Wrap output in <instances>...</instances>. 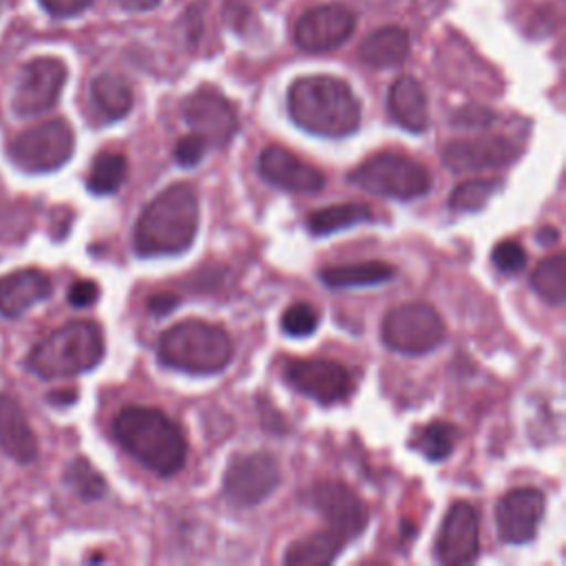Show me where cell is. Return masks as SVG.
Returning a JSON list of instances; mask_svg holds the SVG:
<instances>
[{
    "label": "cell",
    "mask_w": 566,
    "mask_h": 566,
    "mask_svg": "<svg viewBox=\"0 0 566 566\" xmlns=\"http://www.w3.org/2000/svg\"><path fill=\"white\" fill-rule=\"evenodd\" d=\"M281 482V469L274 455L254 451V453H241L230 460L223 473V495L234 506H256Z\"/></svg>",
    "instance_id": "obj_9"
},
{
    "label": "cell",
    "mask_w": 566,
    "mask_h": 566,
    "mask_svg": "<svg viewBox=\"0 0 566 566\" xmlns=\"http://www.w3.org/2000/svg\"><path fill=\"white\" fill-rule=\"evenodd\" d=\"M0 451L20 464L38 458V440L22 407L4 394H0Z\"/></svg>",
    "instance_id": "obj_20"
},
{
    "label": "cell",
    "mask_w": 566,
    "mask_h": 566,
    "mask_svg": "<svg viewBox=\"0 0 566 566\" xmlns=\"http://www.w3.org/2000/svg\"><path fill=\"white\" fill-rule=\"evenodd\" d=\"M287 113L296 126L318 137H347L360 124V102L347 82L332 75H305L287 91Z\"/></svg>",
    "instance_id": "obj_2"
},
{
    "label": "cell",
    "mask_w": 566,
    "mask_h": 566,
    "mask_svg": "<svg viewBox=\"0 0 566 566\" xmlns=\"http://www.w3.org/2000/svg\"><path fill=\"white\" fill-rule=\"evenodd\" d=\"M433 555L444 566H464L480 555V517L473 504L455 502L438 531Z\"/></svg>",
    "instance_id": "obj_14"
},
{
    "label": "cell",
    "mask_w": 566,
    "mask_h": 566,
    "mask_svg": "<svg viewBox=\"0 0 566 566\" xmlns=\"http://www.w3.org/2000/svg\"><path fill=\"white\" fill-rule=\"evenodd\" d=\"M66 82V64L57 57H35L20 69L11 95L18 117H33L55 106Z\"/></svg>",
    "instance_id": "obj_10"
},
{
    "label": "cell",
    "mask_w": 566,
    "mask_h": 566,
    "mask_svg": "<svg viewBox=\"0 0 566 566\" xmlns=\"http://www.w3.org/2000/svg\"><path fill=\"white\" fill-rule=\"evenodd\" d=\"M113 433L135 460L157 475H175L186 462V436L161 409L124 407L113 420Z\"/></svg>",
    "instance_id": "obj_3"
},
{
    "label": "cell",
    "mask_w": 566,
    "mask_h": 566,
    "mask_svg": "<svg viewBox=\"0 0 566 566\" xmlns=\"http://www.w3.org/2000/svg\"><path fill=\"white\" fill-rule=\"evenodd\" d=\"M458 438H460V431L455 424L444 420H433L411 438V447L418 449L427 460L440 462L453 453Z\"/></svg>",
    "instance_id": "obj_27"
},
{
    "label": "cell",
    "mask_w": 566,
    "mask_h": 566,
    "mask_svg": "<svg viewBox=\"0 0 566 566\" xmlns=\"http://www.w3.org/2000/svg\"><path fill=\"white\" fill-rule=\"evenodd\" d=\"M356 27V15L347 4L329 2L305 11L294 27V42L310 53L340 46Z\"/></svg>",
    "instance_id": "obj_15"
},
{
    "label": "cell",
    "mask_w": 566,
    "mask_h": 566,
    "mask_svg": "<svg viewBox=\"0 0 566 566\" xmlns=\"http://www.w3.org/2000/svg\"><path fill=\"white\" fill-rule=\"evenodd\" d=\"M93 106L106 122H117L126 117L133 108V91L130 86L111 73H102L91 84Z\"/></svg>",
    "instance_id": "obj_26"
},
{
    "label": "cell",
    "mask_w": 566,
    "mask_h": 566,
    "mask_svg": "<svg viewBox=\"0 0 566 566\" xmlns=\"http://www.w3.org/2000/svg\"><path fill=\"white\" fill-rule=\"evenodd\" d=\"M360 60L374 69L398 66L409 53V35L400 27H380L360 44Z\"/></svg>",
    "instance_id": "obj_23"
},
{
    "label": "cell",
    "mask_w": 566,
    "mask_h": 566,
    "mask_svg": "<svg viewBox=\"0 0 566 566\" xmlns=\"http://www.w3.org/2000/svg\"><path fill=\"white\" fill-rule=\"evenodd\" d=\"M104 356L102 327L93 321H71L42 338L27 356L31 374L53 380L91 371Z\"/></svg>",
    "instance_id": "obj_4"
},
{
    "label": "cell",
    "mask_w": 566,
    "mask_h": 566,
    "mask_svg": "<svg viewBox=\"0 0 566 566\" xmlns=\"http://www.w3.org/2000/svg\"><path fill=\"white\" fill-rule=\"evenodd\" d=\"M75 150V135L66 119H49L22 130L9 144V159L29 175L53 172L62 168Z\"/></svg>",
    "instance_id": "obj_8"
},
{
    "label": "cell",
    "mask_w": 566,
    "mask_h": 566,
    "mask_svg": "<svg viewBox=\"0 0 566 566\" xmlns=\"http://www.w3.org/2000/svg\"><path fill=\"white\" fill-rule=\"evenodd\" d=\"M345 544L347 542L336 531L323 528V531H316V533L294 542L287 548L283 562L287 566H325V564H332L340 555Z\"/></svg>",
    "instance_id": "obj_24"
},
{
    "label": "cell",
    "mask_w": 566,
    "mask_h": 566,
    "mask_svg": "<svg viewBox=\"0 0 566 566\" xmlns=\"http://www.w3.org/2000/svg\"><path fill=\"white\" fill-rule=\"evenodd\" d=\"M7 4V0H0V11H2V7Z\"/></svg>",
    "instance_id": "obj_41"
},
{
    "label": "cell",
    "mask_w": 566,
    "mask_h": 566,
    "mask_svg": "<svg viewBox=\"0 0 566 566\" xmlns=\"http://www.w3.org/2000/svg\"><path fill=\"white\" fill-rule=\"evenodd\" d=\"M64 482L73 489V493L84 500L93 502L99 500L106 493V482L102 473L86 460V458H75L64 473Z\"/></svg>",
    "instance_id": "obj_31"
},
{
    "label": "cell",
    "mask_w": 566,
    "mask_h": 566,
    "mask_svg": "<svg viewBox=\"0 0 566 566\" xmlns=\"http://www.w3.org/2000/svg\"><path fill=\"white\" fill-rule=\"evenodd\" d=\"M177 305H179V298H177L172 292H159V294H153V296L148 298V310H150L155 316H166V314H170Z\"/></svg>",
    "instance_id": "obj_38"
},
{
    "label": "cell",
    "mask_w": 566,
    "mask_h": 566,
    "mask_svg": "<svg viewBox=\"0 0 566 566\" xmlns=\"http://www.w3.org/2000/svg\"><path fill=\"white\" fill-rule=\"evenodd\" d=\"M318 276L327 287H334V290L369 287V285H380L394 279L396 268L387 261H356V263L327 265L318 272Z\"/></svg>",
    "instance_id": "obj_22"
},
{
    "label": "cell",
    "mask_w": 566,
    "mask_h": 566,
    "mask_svg": "<svg viewBox=\"0 0 566 566\" xmlns=\"http://www.w3.org/2000/svg\"><path fill=\"white\" fill-rule=\"evenodd\" d=\"M347 181L365 192L411 201L431 190V172L416 159L400 153H376L358 164Z\"/></svg>",
    "instance_id": "obj_6"
},
{
    "label": "cell",
    "mask_w": 566,
    "mask_h": 566,
    "mask_svg": "<svg viewBox=\"0 0 566 566\" xmlns=\"http://www.w3.org/2000/svg\"><path fill=\"white\" fill-rule=\"evenodd\" d=\"M544 493L533 486H520L509 491L495 504L497 533L506 544H526L537 535V526L544 517Z\"/></svg>",
    "instance_id": "obj_16"
},
{
    "label": "cell",
    "mask_w": 566,
    "mask_h": 566,
    "mask_svg": "<svg viewBox=\"0 0 566 566\" xmlns=\"http://www.w3.org/2000/svg\"><path fill=\"white\" fill-rule=\"evenodd\" d=\"M491 261L500 272L515 274L526 265V252L517 241L504 239V241L495 243V248L491 252Z\"/></svg>",
    "instance_id": "obj_33"
},
{
    "label": "cell",
    "mask_w": 566,
    "mask_h": 566,
    "mask_svg": "<svg viewBox=\"0 0 566 566\" xmlns=\"http://www.w3.org/2000/svg\"><path fill=\"white\" fill-rule=\"evenodd\" d=\"M533 290L551 305H562L566 298V261L564 254L557 252L537 263L531 274Z\"/></svg>",
    "instance_id": "obj_29"
},
{
    "label": "cell",
    "mask_w": 566,
    "mask_h": 566,
    "mask_svg": "<svg viewBox=\"0 0 566 566\" xmlns=\"http://www.w3.org/2000/svg\"><path fill=\"white\" fill-rule=\"evenodd\" d=\"M303 497L323 515L327 528L336 531L345 542L358 537L369 522L365 502L343 482H316Z\"/></svg>",
    "instance_id": "obj_12"
},
{
    "label": "cell",
    "mask_w": 566,
    "mask_h": 566,
    "mask_svg": "<svg viewBox=\"0 0 566 566\" xmlns=\"http://www.w3.org/2000/svg\"><path fill=\"white\" fill-rule=\"evenodd\" d=\"M99 296V285L91 279H82V281H75L71 287H69V303L73 307H88L97 301Z\"/></svg>",
    "instance_id": "obj_35"
},
{
    "label": "cell",
    "mask_w": 566,
    "mask_h": 566,
    "mask_svg": "<svg viewBox=\"0 0 566 566\" xmlns=\"http://www.w3.org/2000/svg\"><path fill=\"white\" fill-rule=\"evenodd\" d=\"M161 0H117V4L126 11H150L159 4Z\"/></svg>",
    "instance_id": "obj_39"
},
{
    "label": "cell",
    "mask_w": 566,
    "mask_h": 566,
    "mask_svg": "<svg viewBox=\"0 0 566 566\" xmlns=\"http://www.w3.org/2000/svg\"><path fill=\"white\" fill-rule=\"evenodd\" d=\"M199 228V197L190 184H172L142 210L133 243L139 256H168L190 248Z\"/></svg>",
    "instance_id": "obj_1"
},
{
    "label": "cell",
    "mask_w": 566,
    "mask_h": 566,
    "mask_svg": "<svg viewBox=\"0 0 566 566\" xmlns=\"http://www.w3.org/2000/svg\"><path fill=\"white\" fill-rule=\"evenodd\" d=\"M53 283L46 272L38 268H22L0 276V314L18 318L40 301L49 298Z\"/></svg>",
    "instance_id": "obj_19"
},
{
    "label": "cell",
    "mask_w": 566,
    "mask_h": 566,
    "mask_svg": "<svg viewBox=\"0 0 566 566\" xmlns=\"http://www.w3.org/2000/svg\"><path fill=\"white\" fill-rule=\"evenodd\" d=\"M210 144L206 142V137H201L199 133H190V135H184L177 144H175V150H172V157L175 161L181 166V168H195L197 164H201V159L206 157Z\"/></svg>",
    "instance_id": "obj_34"
},
{
    "label": "cell",
    "mask_w": 566,
    "mask_h": 566,
    "mask_svg": "<svg viewBox=\"0 0 566 566\" xmlns=\"http://www.w3.org/2000/svg\"><path fill=\"white\" fill-rule=\"evenodd\" d=\"M380 336L389 349L409 356H420L444 343L447 327L436 307L416 301L389 310L382 318Z\"/></svg>",
    "instance_id": "obj_7"
},
{
    "label": "cell",
    "mask_w": 566,
    "mask_h": 566,
    "mask_svg": "<svg viewBox=\"0 0 566 566\" xmlns=\"http://www.w3.org/2000/svg\"><path fill=\"white\" fill-rule=\"evenodd\" d=\"M181 113L190 128L206 137L210 146L223 148L237 135V108L221 91L212 86H201L199 91L190 93L181 104Z\"/></svg>",
    "instance_id": "obj_13"
},
{
    "label": "cell",
    "mask_w": 566,
    "mask_h": 566,
    "mask_svg": "<svg viewBox=\"0 0 566 566\" xmlns=\"http://www.w3.org/2000/svg\"><path fill=\"white\" fill-rule=\"evenodd\" d=\"M259 175L287 192L312 195L325 188V172L283 146H268L259 155Z\"/></svg>",
    "instance_id": "obj_17"
},
{
    "label": "cell",
    "mask_w": 566,
    "mask_h": 566,
    "mask_svg": "<svg viewBox=\"0 0 566 566\" xmlns=\"http://www.w3.org/2000/svg\"><path fill=\"white\" fill-rule=\"evenodd\" d=\"M502 188L500 179H469L458 184L449 195V208L458 212L482 210L489 199Z\"/></svg>",
    "instance_id": "obj_30"
},
{
    "label": "cell",
    "mask_w": 566,
    "mask_h": 566,
    "mask_svg": "<svg viewBox=\"0 0 566 566\" xmlns=\"http://www.w3.org/2000/svg\"><path fill=\"white\" fill-rule=\"evenodd\" d=\"M387 108L394 122L409 133H422L429 126L424 88L411 75H400L398 80H394L387 93Z\"/></svg>",
    "instance_id": "obj_21"
},
{
    "label": "cell",
    "mask_w": 566,
    "mask_h": 566,
    "mask_svg": "<svg viewBox=\"0 0 566 566\" xmlns=\"http://www.w3.org/2000/svg\"><path fill=\"white\" fill-rule=\"evenodd\" d=\"M283 376L290 387L321 405L340 402L354 389L349 369L327 358H292L285 363Z\"/></svg>",
    "instance_id": "obj_11"
},
{
    "label": "cell",
    "mask_w": 566,
    "mask_h": 566,
    "mask_svg": "<svg viewBox=\"0 0 566 566\" xmlns=\"http://www.w3.org/2000/svg\"><path fill=\"white\" fill-rule=\"evenodd\" d=\"M159 360L188 374H219L232 360V340L214 323L199 318L181 321L159 336Z\"/></svg>",
    "instance_id": "obj_5"
},
{
    "label": "cell",
    "mask_w": 566,
    "mask_h": 566,
    "mask_svg": "<svg viewBox=\"0 0 566 566\" xmlns=\"http://www.w3.org/2000/svg\"><path fill=\"white\" fill-rule=\"evenodd\" d=\"M128 172V161L119 153H99L86 177V188L93 195H113L119 190Z\"/></svg>",
    "instance_id": "obj_28"
},
{
    "label": "cell",
    "mask_w": 566,
    "mask_h": 566,
    "mask_svg": "<svg viewBox=\"0 0 566 566\" xmlns=\"http://www.w3.org/2000/svg\"><path fill=\"white\" fill-rule=\"evenodd\" d=\"M318 327V312L305 303H292L281 316V329L290 336H310Z\"/></svg>",
    "instance_id": "obj_32"
},
{
    "label": "cell",
    "mask_w": 566,
    "mask_h": 566,
    "mask_svg": "<svg viewBox=\"0 0 566 566\" xmlns=\"http://www.w3.org/2000/svg\"><path fill=\"white\" fill-rule=\"evenodd\" d=\"M38 2L53 18H71L82 13L93 0H38Z\"/></svg>",
    "instance_id": "obj_37"
},
{
    "label": "cell",
    "mask_w": 566,
    "mask_h": 566,
    "mask_svg": "<svg viewBox=\"0 0 566 566\" xmlns=\"http://www.w3.org/2000/svg\"><path fill=\"white\" fill-rule=\"evenodd\" d=\"M374 219V210L367 203L347 201V203H334L318 210H312L307 217V230L316 237H325L332 232H340L345 228L365 223Z\"/></svg>",
    "instance_id": "obj_25"
},
{
    "label": "cell",
    "mask_w": 566,
    "mask_h": 566,
    "mask_svg": "<svg viewBox=\"0 0 566 566\" xmlns=\"http://www.w3.org/2000/svg\"><path fill=\"white\" fill-rule=\"evenodd\" d=\"M493 122V113L482 106H467L453 115V126L464 128H484Z\"/></svg>",
    "instance_id": "obj_36"
},
{
    "label": "cell",
    "mask_w": 566,
    "mask_h": 566,
    "mask_svg": "<svg viewBox=\"0 0 566 566\" xmlns=\"http://www.w3.org/2000/svg\"><path fill=\"white\" fill-rule=\"evenodd\" d=\"M557 237H559V232H557V228H542V232H539V241L542 243H553V241H557Z\"/></svg>",
    "instance_id": "obj_40"
},
{
    "label": "cell",
    "mask_w": 566,
    "mask_h": 566,
    "mask_svg": "<svg viewBox=\"0 0 566 566\" xmlns=\"http://www.w3.org/2000/svg\"><path fill=\"white\" fill-rule=\"evenodd\" d=\"M520 150L506 137L455 139L442 148L444 164L455 172H478L486 168H502L515 161Z\"/></svg>",
    "instance_id": "obj_18"
}]
</instances>
